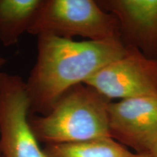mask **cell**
<instances>
[{
    "mask_svg": "<svg viewBox=\"0 0 157 157\" xmlns=\"http://www.w3.org/2000/svg\"><path fill=\"white\" fill-rule=\"evenodd\" d=\"M37 58L26 83L31 111L45 115L71 88L84 84L126 48L119 41H74L52 35L37 36Z\"/></svg>",
    "mask_w": 157,
    "mask_h": 157,
    "instance_id": "1",
    "label": "cell"
},
{
    "mask_svg": "<svg viewBox=\"0 0 157 157\" xmlns=\"http://www.w3.org/2000/svg\"><path fill=\"white\" fill-rule=\"evenodd\" d=\"M111 100L85 84L74 86L50 112L29 119L39 142H83L110 137L108 105Z\"/></svg>",
    "mask_w": 157,
    "mask_h": 157,
    "instance_id": "2",
    "label": "cell"
},
{
    "mask_svg": "<svg viewBox=\"0 0 157 157\" xmlns=\"http://www.w3.org/2000/svg\"><path fill=\"white\" fill-rule=\"evenodd\" d=\"M28 33L36 36H81L95 42H120L117 17L94 0H44Z\"/></svg>",
    "mask_w": 157,
    "mask_h": 157,
    "instance_id": "3",
    "label": "cell"
},
{
    "mask_svg": "<svg viewBox=\"0 0 157 157\" xmlns=\"http://www.w3.org/2000/svg\"><path fill=\"white\" fill-rule=\"evenodd\" d=\"M30 111L25 82L17 75L0 72V152L3 157H46L31 127Z\"/></svg>",
    "mask_w": 157,
    "mask_h": 157,
    "instance_id": "4",
    "label": "cell"
},
{
    "mask_svg": "<svg viewBox=\"0 0 157 157\" xmlns=\"http://www.w3.org/2000/svg\"><path fill=\"white\" fill-rule=\"evenodd\" d=\"M121 58L110 63L84 84L109 98H157V60L135 48H125Z\"/></svg>",
    "mask_w": 157,
    "mask_h": 157,
    "instance_id": "5",
    "label": "cell"
},
{
    "mask_svg": "<svg viewBox=\"0 0 157 157\" xmlns=\"http://www.w3.org/2000/svg\"><path fill=\"white\" fill-rule=\"evenodd\" d=\"M111 138L135 154H149L157 141V98H134L108 105Z\"/></svg>",
    "mask_w": 157,
    "mask_h": 157,
    "instance_id": "6",
    "label": "cell"
},
{
    "mask_svg": "<svg viewBox=\"0 0 157 157\" xmlns=\"http://www.w3.org/2000/svg\"><path fill=\"white\" fill-rule=\"evenodd\" d=\"M104 10L119 23V39L124 48L136 49L157 60V0H99Z\"/></svg>",
    "mask_w": 157,
    "mask_h": 157,
    "instance_id": "7",
    "label": "cell"
},
{
    "mask_svg": "<svg viewBox=\"0 0 157 157\" xmlns=\"http://www.w3.org/2000/svg\"><path fill=\"white\" fill-rule=\"evenodd\" d=\"M44 0H0V41L16 44L36 18Z\"/></svg>",
    "mask_w": 157,
    "mask_h": 157,
    "instance_id": "8",
    "label": "cell"
},
{
    "mask_svg": "<svg viewBox=\"0 0 157 157\" xmlns=\"http://www.w3.org/2000/svg\"><path fill=\"white\" fill-rule=\"evenodd\" d=\"M43 150L46 157H132L135 154L111 137L49 144Z\"/></svg>",
    "mask_w": 157,
    "mask_h": 157,
    "instance_id": "9",
    "label": "cell"
},
{
    "mask_svg": "<svg viewBox=\"0 0 157 157\" xmlns=\"http://www.w3.org/2000/svg\"><path fill=\"white\" fill-rule=\"evenodd\" d=\"M148 154L151 157H157V141L153 146Z\"/></svg>",
    "mask_w": 157,
    "mask_h": 157,
    "instance_id": "10",
    "label": "cell"
},
{
    "mask_svg": "<svg viewBox=\"0 0 157 157\" xmlns=\"http://www.w3.org/2000/svg\"><path fill=\"white\" fill-rule=\"evenodd\" d=\"M132 157H151L148 154H135L133 155V156Z\"/></svg>",
    "mask_w": 157,
    "mask_h": 157,
    "instance_id": "11",
    "label": "cell"
},
{
    "mask_svg": "<svg viewBox=\"0 0 157 157\" xmlns=\"http://www.w3.org/2000/svg\"><path fill=\"white\" fill-rule=\"evenodd\" d=\"M6 63V60L2 56H0V68H1L2 66Z\"/></svg>",
    "mask_w": 157,
    "mask_h": 157,
    "instance_id": "12",
    "label": "cell"
},
{
    "mask_svg": "<svg viewBox=\"0 0 157 157\" xmlns=\"http://www.w3.org/2000/svg\"><path fill=\"white\" fill-rule=\"evenodd\" d=\"M0 157H3L2 155V154H1V152H0Z\"/></svg>",
    "mask_w": 157,
    "mask_h": 157,
    "instance_id": "13",
    "label": "cell"
}]
</instances>
